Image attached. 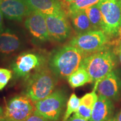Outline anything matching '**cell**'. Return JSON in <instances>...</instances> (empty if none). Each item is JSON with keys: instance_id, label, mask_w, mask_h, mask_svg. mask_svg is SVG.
Returning a JSON list of instances; mask_svg holds the SVG:
<instances>
[{"instance_id": "cell-2", "label": "cell", "mask_w": 121, "mask_h": 121, "mask_svg": "<svg viewBox=\"0 0 121 121\" xmlns=\"http://www.w3.org/2000/svg\"><path fill=\"white\" fill-rule=\"evenodd\" d=\"M57 78L49 67L44 66L25 79L24 95L34 103L40 100L53 92Z\"/></svg>"}, {"instance_id": "cell-19", "label": "cell", "mask_w": 121, "mask_h": 121, "mask_svg": "<svg viewBox=\"0 0 121 121\" xmlns=\"http://www.w3.org/2000/svg\"><path fill=\"white\" fill-rule=\"evenodd\" d=\"M84 11L95 30H102V18L98 4L85 9Z\"/></svg>"}, {"instance_id": "cell-20", "label": "cell", "mask_w": 121, "mask_h": 121, "mask_svg": "<svg viewBox=\"0 0 121 121\" xmlns=\"http://www.w3.org/2000/svg\"><path fill=\"white\" fill-rule=\"evenodd\" d=\"M101 0H75L68 6V15L98 4Z\"/></svg>"}, {"instance_id": "cell-17", "label": "cell", "mask_w": 121, "mask_h": 121, "mask_svg": "<svg viewBox=\"0 0 121 121\" xmlns=\"http://www.w3.org/2000/svg\"><path fill=\"white\" fill-rule=\"evenodd\" d=\"M72 25L78 34L95 30L84 10H80L69 15Z\"/></svg>"}, {"instance_id": "cell-18", "label": "cell", "mask_w": 121, "mask_h": 121, "mask_svg": "<svg viewBox=\"0 0 121 121\" xmlns=\"http://www.w3.org/2000/svg\"><path fill=\"white\" fill-rule=\"evenodd\" d=\"M68 82L72 88L82 86L87 83L91 82V78L87 71L80 67L67 78Z\"/></svg>"}, {"instance_id": "cell-26", "label": "cell", "mask_w": 121, "mask_h": 121, "mask_svg": "<svg viewBox=\"0 0 121 121\" xmlns=\"http://www.w3.org/2000/svg\"><path fill=\"white\" fill-rule=\"evenodd\" d=\"M75 0H64V2L65 3V4L67 5V6L68 7L69 6V4H71L73 2H74Z\"/></svg>"}, {"instance_id": "cell-7", "label": "cell", "mask_w": 121, "mask_h": 121, "mask_svg": "<svg viewBox=\"0 0 121 121\" xmlns=\"http://www.w3.org/2000/svg\"><path fill=\"white\" fill-rule=\"evenodd\" d=\"M46 59L35 53L24 52L13 60L11 69L15 78H25L45 66Z\"/></svg>"}, {"instance_id": "cell-24", "label": "cell", "mask_w": 121, "mask_h": 121, "mask_svg": "<svg viewBox=\"0 0 121 121\" xmlns=\"http://www.w3.org/2000/svg\"><path fill=\"white\" fill-rule=\"evenodd\" d=\"M66 121H88L85 120V119H84L82 118H80L74 116V115H73L71 117H69Z\"/></svg>"}, {"instance_id": "cell-12", "label": "cell", "mask_w": 121, "mask_h": 121, "mask_svg": "<svg viewBox=\"0 0 121 121\" xmlns=\"http://www.w3.org/2000/svg\"><path fill=\"white\" fill-rule=\"evenodd\" d=\"M25 26L33 37L40 41L51 39L45 20V15L40 12L33 11L26 18Z\"/></svg>"}, {"instance_id": "cell-1", "label": "cell", "mask_w": 121, "mask_h": 121, "mask_svg": "<svg viewBox=\"0 0 121 121\" xmlns=\"http://www.w3.org/2000/svg\"><path fill=\"white\" fill-rule=\"evenodd\" d=\"M86 56L75 47L66 45L51 54L48 60V67L57 78L65 79L79 69Z\"/></svg>"}, {"instance_id": "cell-11", "label": "cell", "mask_w": 121, "mask_h": 121, "mask_svg": "<svg viewBox=\"0 0 121 121\" xmlns=\"http://www.w3.org/2000/svg\"><path fill=\"white\" fill-rule=\"evenodd\" d=\"M96 91L100 96L110 100L118 99L121 95V78L118 73L112 71L98 84Z\"/></svg>"}, {"instance_id": "cell-33", "label": "cell", "mask_w": 121, "mask_h": 121, "mask_svg": "<svg viewBox=\"0 0 121 121\" xmlns=\"http://www.w3.org/2000/svg\"><path fill=\"white\" fill-rule=\"evenodd\" d=\"M119 33H120V35H121V30H120V31H119Z\"/></svg>"}, {"instance_id": "cell-28", "label": "cell", "mask_w": 121, "mask_h": 121, "mask_svg": "<svg viewBox=\"0 0 121 121\" xmlns=\"http://www.w3.org/2000/svg\"><path fill=\"white\" fill-rule=\"evenodd\" d=\"M116 119H117V121H121V110L119 114L116 116Z\"/></svg>"}, {"instance_id": "cell-27", "label": "cell", "mask_w": 121, "mask_h": 121, "mask_svg": "<svg viewBox=\"0 0 121 121\" xmlns=\"http://www.w3.org/2000/svg\"><path fill=\"white\" fill-rule=\"evenodd\" d=\"M116 52H117V54H118V57H119V60H120V62H121V50L117 49V50H116Z\"/></svg>"}, {"instance_id": "cell-14", "label": "cell", "mask_w": 121, "mask_h": 121, "mask_svg": "<svg viewBox=\"0 0 121 121\" xmlns=\"http://www.w3.org/2000/svg\"><path fill=\"white\" fill-rule=\"evenodd\" d=\"M114 109L111 100L99 95L89 121H107L112 117Z\"/></svg>"}, {"instance_id": "cell-5", "label": "cell", "mask_w": 121, "mask_h": 121, "mask_svg": "<svg viewBox=\"0 0 121 121\" xmlns=\"http://www.w3.org/2000/svg\"><path fill=\"white\" fill-rule=\"evenodd\" d=\"M102 18V30L113 38L121 28V0H101L98 3Z\"/></svg>"}, {"instance_id": "cell-21", "label": "cell", "mask_w": 121, "mask_h": 121, "mask_svg": "<svg viewBox=\"0 0 121 121\" xmlns=\"http://www.w3.org/2000/svg\"><path fill=\"white\" fill-rule=\"evenodd\" d=\"M80 104L79 99L75 93L72 94L67 102V109L65 112L62 121H66L72 113H75L78 109Z\"/></svg>"}, {"instance_id": "cell-29", "label": "cell", "mask_w": 121, "mask_h": 121, "mask_svg": "<svg viewBox=\"0 0 121 121\" xmlns=\"http://www.w3.org/2000/svg\"><path fill=\"white\" fill-rule=\"evenodd\" d=\"M0 121H6L4 115H0Z\"/></svg>"}, {"instance_id": "cell-23", "label": "cell", "mask_w": 121, "mask_h": 121, "mask_svg": "<svg viewBox=\"0 0 121 121\" xmlns=\"http://www.w3.org/2000/svg\"><path fill=\"white\" fill-rule=\"evenodd\" d=\"M25 121H50L46 118H45L44 117H42V116L38 114V113H35L34 112V113L30 116L28 119H26Z\"/></svg>"}, {"instance_id": "cell-34", "label": "cell", "mask_w": 121, "mask_h": 121, "mask_svg": "<svg viewBox=\"0 0 121 121\" xmlns=\"http://www.w3.org/2000/svg\"><path fill=\"white\" fill-rule=\"evenodd\" d=\"M61 1H63V2H64V0H61Z\"/></svg>"}, {"instance_id": "cell-16", "label": "cell", "mask_w": 121, "mask_h": 121, "mask_svg": "<svg viewBox=\"0 0 121 121\" xmlns=\"http://www.w3.org/2000/svg\"><path fill=\"white\" fill-rule=\"evenodd\" d=\"M96 91V90L94 89L93 91L86 94L80 99L79 107L78 110L73 114L74 116L89 121L93 107L98 98Z\"/></svg>"}, {"instance_id": "cell-13", "label": "cell", "mask_w": 121, "mask_h": 121, "mask_svg": "<svg viewBox=\"0 0 121 121\" xmlns=\"http://www.w3.org/2000/svg\"><path fill=\"white\" fill-rule=\"evenodd\" d=\"M34 11L44 15H56L67 13V6L61 0H25Z\"/></svg>"}, {"instance_id": "cell-32", "label": "cell", "mask_w": 121, "mask_h": 121, "mask_svg": "<svg viewBox=\"0 0 121 121\" xmlns=\"http://www.w3.org/2000/svg\"><path fill=\"white\" fill-rule=\"evenodd\" d=\"M117 49H120V50H121V43H120V44H119V47H118V48Z\"/></svg>"}, {"instance_id": "cell-8", "label": "cell", "mask_w": 121, "mask_h": 121, "mask_svg": "<svg viewBox=\"0 0 121 121\" xmlns=\"http://www.w3.org/2000/svg\"><path fill=\"white\" fill-rule=\"evenodd\" d=\"M34 103L26 95H17L6 105L4 116L6 121H25L34 113Z\"/></svg>"}, {"instance_id": "cell-25", "label": "cell", "mask_w": 121, "mask_h": 121, "mask_svg": "<svg viewBox=\"0 0 121 121\" xmlns=\"http://www.w3.org/2000/svg\"><path fill=\"white\" fill-rule=\"evenodd\" d=\"M2 22H3V14L0 10V32L3 30L2 29Z\"/></svg>"}, {"instance_id": "cell-31", "label": "cell", "mask_w": 121, "mask_h": 121, "mask_svg": "<svg viewBox=\"0 0 121 121\" xmlns=\"http://www.w3.org/2000/svg\"><path fill=\"white\" fill-rule=\"evenodd\" d=\"M0 115H4V110L1 107H0Z\"/></svg>"}, {"instance_id": "cell-22", "label": "cell", "mask_w": 121, "mask_h": 121, "mask_svg": "<svg viewBox=\"0 0 121 121\" xmlns=\"http://www.w3.org/2000/svg\"><path fill=\"white\" fill-rule=\"evenodd\" d=\"M13 77V71L7 69L0 68V91L7 85Z\"/></svg>"}, {"instance_id": "cell-10", "label": "cell", "mask_w": 121, "mask_h": 121, "mask_svg": "<svg viewBox=\"0 0 121 121\" xmlns=\"http://www.w3.org/2000/svg\"><path fill=\"white\" fill-rule=\"evenodd\" d=\"M0 10L6 18L16 21H22L34 11L25 0H0Z\"/></svg>"}, {"instance_id": "cell-3", "label": "cell", "mask_w": 121, "mask_h": 121, "mask_svg": "<svg viewBox=\"0 0 121 121\" xmlns=\"http://www.w3.org/2000/svg\"><path fill=\"white\" fill-rule=\"evenodd\" d=\"M117 60L115 53L108 48L88 55L83 60L80 67L87 71L95 82L94 88L108 74L113 71Z\"/></svg>"}, {"instance_id": "cell-15", "label": "cell", "mask_w": 121, "mask_h": 121, "mask_svg": "<svg viewBox=\"0 0 121 121\" xmlns=\"http://www.w3.org/2000/svg\"><path fill=\"white\" fill-rule=\"evenodd\" d=\"M21 40L11 30H2L0 32V53L8 56L17 51L21 47Z\"/></svg>"}, {"instance_id": "cell-9", "label": "cell", "mask_w": 121, "mask_h": 121, "mask_svg": "<svg viewBox=\"0 0 121 121\" xmlns=\"http://www.w3.org/2000/svg\"><path fill=\"white\" fill-rule=\"evenodd\" d=\"M44 15L51 39L61 42L69 38L71 28L67 13Z\"/></svg>"}, {"instance_id": "cell-4", "label": "cell", "mask_w": 121, "mask_h": 121, "mask_svg": "<svg viewBox=\"0 0 121 121\" xmlns=\"http://www.w3.org/2000/svg\"><path fill=\"white\" fill-rule=\"evenodd\" d=\"M109 39L103 30H92L78 34L70 40L69 45L88 56L108 48Z\"/></svg>"}, {"instance_id": "cell-6", "label": "cell", "mask_w": 121, "mask_h": 121, "mask_svg": "<svg viewBox=\"0 0 121 121\" xmlns=\"http://www.w3.org/2000/svg\"><path fill=\"white\" fill-rule=\"evenodd\" d=\"M67 100L65 91L58 89L46 98L35 103V112L50 121H58Z\"/></svg>"}, {"instance_id": "cell-30", "label": "cell", "mask_w": 121, "mask_h": 121, "mask_svg": "<svg viewBox=\"0 0 121 121\" xmlns=\"http://www.w3.org/2000/svg\"><path fill=\"white\" fill-rule=\"evenodd\" d=\"M107 121H117V119H116V117H112L111 118L109 119L108 120H107Z\"/></svg>"}]
</instances>
